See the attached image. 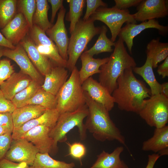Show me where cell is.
<instances>
[{"label": "cell", "instance_id": "obj_1", "mask_svg": "<svg viewBox=\"0 0 168 168\" xmlns=\"http://www.w3.org/2000/svg\"><path fill=\"white\" fill-rule=\"evenodd\" d=\"M111 95L120 110L138 114L144 100L151 96L150 89L136 78L132 68L125 70L118 78L117 87Z\"/></svg>", "mask_w": 168, "mask_h": 168}, {"label": "cell", "instance_id": "obj_2", "mask_svg": "<svg viewBox=\"0 0 168 168\" xmlns=\"http://www.w3.org/2000/svg\"><path fill=\"white\" fill-rule=\"evenodd\" d=\"M84 93L88 109L84 123L87 131L98 141L116 140L126 146L125 138L111 119L109 111L102 105L93 100L85 91Z\"/></svg>", "mask_w": 168, "mask_h": 168}, {"label": "cell", "instance_id": "obj_3", "mask_svg": "<svg viewBox=\"0 0 168 168\" xmlns=\"http://www.w3.org/2000/svg\"><path fill=\"white\" fill-rule=\"evenodd\" d=\"M136 66L135 60L127 51L123 41L119 38L108 62L100 67L99 82L112 94L117 87L119 77L126 69Z\"/></svg>", "mask_w": 168, "mask_h": 168}, {"label": "cell", "instance_id": "obj_4", "mask_svg": "<svg viewBox=\"0 0 168 168\" xmlns=\"http://www.w3.org/2000/svg\"><path fill=\"white\" fill-rule=\"evenodd\" d=\"M88 114V108L86 104L75 111L60 114L55 125L49 133L54 141L52 154L57 151L58 142H66L68 133L75 127L77 128L81 140L86 139L87 130L83 121Z\"/></svg>", "mask_w": 168, "mask_h": 168}, {"label": "cell", "instance_id": "obj_5", "mask_svg": "<svg viewBox=\"0 0 168 168\" xmlns=\"http://www.w3.org/2000/svg\"><path fill=\"white\" fill-rule=\"evenodd\" d=\"M94 22L90 18L86 21L81 19L71 34L67 50V66L70 72L76 66L78 58L89 42L95 36L100 34L101 28L96 26Z\"/></svg>", "mask_w": 168, "mask_h": 168}, {"label": "cell", "instance_id": "obj_6", "mask_svg": "<svg viewBox=\"0 0 168 168\" xmlns=\"http://www.w3.org/2000/svg\"><path fill=\"white\" fill-rule=\"evenodd\" d=\"M56 96V109L60 114L75 111L86 105L84 91L76 66Z\"/></svg>", "mask_w": 168, "mask_h": 168}, {"label": "cell", "instance_id": "obj_7", "mask_svg": "<svg viewBox=\"0 0 168 168\" xmlns=\"http://www.w3.org/2000/svg\"><path fill=\"white\" fill-rule=\"evenodd\" d=\"M149 126L162 128L168 122V98L161 94L151 96L144 100L138 113Z\"/></svg>", "mask_w": 168, "mask_h": 168}, {"label": "cell", "instance_id": "obj_8", "mask_svg": "<svg viewBox=\"0 0 168 168\" xmlns=\"http://www.w3.org/2000/svg\"><path fill=\"white\" fill-rule=\"evenodd\" d=\"M90 18L94 21H100L109 28L111 35L110 40L115 42L124 23H136L133 14L128 9L121 10L113 7L98 8Z\"/></svg>", "mask_w": 168, "mask_h": 168}, {"label": "cell", "instance_id": "obj_9", "mask_svg": "<svg viewBox=\"0 0 168 168\" xmlns=\"http://www.w3.org/2000/svg\"><path fill=\"white\" fill-rule=\"evenodd\" d=\"M39 151L31 142L23 138L12 139L4 158L16 163L31 166Z\"/></svg>", "mask_w": 168, "mask_h": 168}, {"label": "cell", "instance_id": "obj_10", "mask_svg": "<svg viewBox=\"0 0 168 168\" xmlns=\"http://www.w3.org/2000/svg\"><path fill=\"white\" fill-rule=\"evenodd\" d=\"M3 56L15 62L19 67L21 71L29 76L32 80L39 82L41 85L44 79L32 63L25 50L20 44L16 46L13 49L5 47Z\"/></svg>", "mask_w": 168, "mask_h": 168}, {"label": "cell", "instance_id": "obj_11", "mask_svg": "<svg viewBox=\"0 0 168 168\" xmlns=\"http://www.w3.org/2000/svg\"><path fill=\"white\" fill-rule=\"evenodd\" d=\"M66 12V10L63 6L59 10L55 23L48 29L45 33L56 45L61 56L67 61L69 39L64 22Z\"/></svg>", "mask_w": 168, "mask_h": 168}, {"label": "cell", "instance_id": "obj_12", "mask_svg": "<svg viewBox=\"0 0 168 168\" xmlns=\"http://www.w3.org/2000/svg\"><path fill=\"white\" fill-rule=\"evenodd\" d=\"M155 28L161 35H165L168 31L167 26L160 24L156 19L142 22L139 24L128 23L121 28L118 36L125 43L130 54H132L133 39L144 30L148 28Z\"/></svg>", "mask_w": 168, "mask_h": 168}, {"label": "cell", "instance_id": "obj_13", "mask_svg": "<svg viewBox=\"0 0 168 168\" xmlns=\"http://www.w3.org/2000/svg\"><path fill=\"white\" fill-rule=\"evenodd\" d=\"M167 1L142 0L137 7V12L133 14L134 19L142 22L166 16L168 14Z\"/></svg>", "mask_w": 168, "mask_h": 168}, {"label": "cell", "instance_id": "obj_14", "mask_svg": "<svg viewBox=\"0 0 168 168\" xmlns=\"http://www.w3.org/2000/svg\"><path fill=\"white\" fill-rule=\"evenodd\" d=\"M30 28L23 14L18 12L15 17L1 29V32L8 41L16 46L28 35Z\"/></svg>", "mask_w": 168, "mask_h": 168}, {"label": "cell", "instance_id": "obj_15", "mask_svg": "<svg viewBox=\"0 0 168 168\" xmlns=\"http://www.w3.org/2000/svg\"><path fill=\"white\" fill-rule=\"evenodd\" d=\"M51 129L44 125L35 127L26 132L21 138L32 143L41 153H52L54 141L49 136Z\"/></svg>", "mask_w": 168, "mask_h": 168}, {"label": "cell", "instance_id": "obj_16", "mask_svg": "<svg viewBox=\"0 0 168 168\" xmlns=\"http://www.w3.org/2000/svg\"><path fill=\"white\" fill-rule=\"evenodd\" d=\"M82 86L84 91L93 100L102 105L108 111L113 108L115 103L112 95L92 77L85 81Z\"/></svg>", "mask_w": 168, "mask_h": 168}, {"label": "cell", "instance_id": "obj_17", "mask_svg": "<svg viewBox=\"0 0 168 168\" xmlns=\"http://www.w3.org/2000/svg\"><path fill=\"white\" fill-rule=\"evenodd\" d=\"M23 47L28 57L39 72L45 76L54 65L47 58L40 53L36 45L27 35L19 43Z\"/></svg>", "mask_w": 168, "mask_h": 168}, {"label": "cell", "instance_id": "obj_18", "mask_svg": "<svg viewBox=\"0 0 168 168\" xmlns=\"http://www.w3.org/2000/svg\"><path fill=\"white\" fill-rule=\"evenodd\" d=\"M60 114L56 109H46L40 117L27 122L17 129L13 130L12 134V139L21 138L28 131L39 125H44L52 128L55 125Z\"/></svg>", "mask_w": 168, "mask_h": 168}, {"label": "cell", "instance_id": "obj_19", "mask_svg": "<svg viewBox=\"0 0 168 168\" xmlns=\"http://www.w3.org/2000/svg\"><path fill=\"white\" fill-rule=\"evenodd\" d=\"M32 80L21 71L14 72L0 85V89L5 97L11 101L18 93L26 88Z\"/></svg>", "mask_w": 168, "mask_h": 168}, {"label": "cell", "instance_id": "obj_20", "mask_svg": "<svg viewBox=\"0 0 168 168\" xmlns=\"http://www.w3.org/2000/svg\"><path fill=\"white\" fill-rule=\"evenodd\" d=\"M68 69L64 67L54 65L50 72L44 76L41 87L45 91L56 96L67 80Z\"/></svg>", "mask_w": 168, "mask_h": 168}, {"label": "cell", "instance_id": "obj_21", "mask_svg": "<svg viewBox=\"0 0 168 168\" xmlns=\"http://www.w3.org/2000/svg\"><path fill=\"white\" fill-rule=\"evenodd\" d=\"M46 110L41 106L33 105L16 108L12 113L13 130L17 129L27 122L40 117Z\"/></svg>", "mask_w": 168, "mask_h": 168}, {"label": "cell", "instance_id": "obj_22", "mask_svg": "<svg viewBox=\"0 0 168 168\" xmlns=\"http://www.w3.org/2000/svg\"><path fill=\"white\" fill-rule=\"evenodd\" d=\"M124 150V147L121 146L117 147L111 153L103 150L97 156L96 161L89 168H128L120 158Z\"/></svg>", "mask_w": 168, "mask_h": 168}, {"label": "cell", "instance_id": "obj_23", "mask_svg": "<svg viewBox=\"0 0 168 168\" xmlns=\"http://www.w3.org/2000/svg\"><path fill=\"white\" fill-rule=\"evenodd\" d=\"M80 57L82 67L79 71V75L82 84L93 75L100 73V67L107 63L109 59V57L95 58L85 52L82 54Z\"/></svg>", "mask_w": 168, "mask_h": 168}, {"label": "cell", "instance_id": "obj_24", "mask_svg": "<svg viewBox=\"0 0 168 168\" xmlns=\"http://www.w3.org/2000/svg\"><path fill=\"white\" fill-rule=\"evenodd\" d=\"M168 149V126L155 128L153 136L143 142L142 150L152 151L155 153Z\"/></svg>", "mask_w": 168, "mask_h": 168}, {"label": "cell", "instance_id": "obj_25", "mask_svg": "<svg viewBox=\"0 0 168 168\" xmlns=\"http://www.w3.org/2000/svg\"><path fill=\"white\" fill-rule=\"evenodd\" d=\"M133 71L140 76L150 87L151 96L161 93V84L156 80L153 70L152 60L147 57L144 64L140 67H135Z\"/></svg>", "mask_w": 168, "mask_h": 168}, {"label": "cell", "instance_id": "obj_26", "mask_svg": "<svg viewBox=\"0 0 168 168\" xmlns=\"http://www.w3.org/2000/svg\"><path fill=\"white\" fill-rule=\"evenodd\" d=\"M146 48L147 57L151 58L153 68L168 57V43L160 42L159 38L152 40Z\"/></svg>", "mask_w": 168, "mask_h": 168}, {"label": "cell", "instance_id": "obj_27", "mask_svg": "<svg viewBox=\"0 0 168 168\" xmlns=\"http://www.w3.org/2000/svg\"><path fill=\"white\" fill-rule=\"evenodd\" d=\"M36 8L33 19V25L45 31L53 25L48 18V13L49 8L47 0H35Z\"/></svg>", "mask_w": 168, "mask_h": 168}, {"label": "cell", "instance_id": "obj_28", "mask_svg": "<svg viewBox=\"0 0 168 168\" xmlns=\"http://www.w3.org/2000/svg\"><path fill=\"white\" fill-rule=\"evenodd\" d=\"M75 167L73 162L68 163L57 160L52 158L49 153L38 152L30 168H74Z\"/></svg>", "mask_w": 168, "mask_h": 168}, {"label": "cell", "instance_id": "obj_29", "mask_svg": "<svg viewBox=\"0 0 168 168\" xmlns=\"http://www.w3.org/2000/svg\"><path fill=\"white\" fill-rule=\"evenodd\" d=\"M100 35L94 45L89 49L85 51L93 57L103 52H111L114 49L112 47L115 46V42H113L109 39L106 35L107 29L105 26L100 27Z\"/></svg>", "mask_w": 168, "mask_h": 168}, {"label": "cell", "instance_id": "obj_30", "mask_svg": "<svg viewBox=\"0 0 168 168\" xmlns=\"http://www.w3.org/2000/svg\"><path fill=\"white\" fill-rule=\"evenodd\" d=\"M57 104L56 96L45 91L41 87L25 105H36L43 107L46 109H56Z\"/></svg>", "mask_w": 168, "mask_h": 168}, {"label": "cell", "instance_id": "obj_31", "mask_svg": "<svg viewBox=\"0 0 168 168\" xmlns=\"http://www.w3.org/2000/svg\"><path fill=\"white\" fill-rule=\"evenodd\" d=\"M67 1L69 3V9L66 14L65 19L70 22L69 30L71 34L81 19L86 0H68Z\"/></svg>", "mask_w": 168, "mask_h": 168}, {"label": "cell", "instance_id": "obj_32", "mask_svg": "<svg viewBox=\"0 0 168 168\" xmlns=\"http://www.w3.org/2000/svg\"><path fill=\"white\" fill-rule=\"evenodd\" d=\"M17 0H0V29L4 28L18 12Z\"/></svg>", "mask_w": 168, "mask_h": 168}, {"label": "cell", "instance_id": "obj_33", "mask_svg": "<svg viewBox=\"0 0 168 168\" xmlns=\"http://www.w3.org/2000/svg\"><path fill=\"white\" fill-rule=\"evenodd\" d=\"M41 85L37 81L32 80L25 89L17 94L11 101L16 108L23 106L31 99Z\"/></svg>", "mask_w": 168, "mask_h": 168}, {"label": "cell", "instance_id": "obj_34", "mask_svg": "<svg viewBox=\"0 0 168 168\" xmlns=\"http://www.w3.org/2000/svg\"><path fill=\"white\" fill-rule=\"evenodd\" d=\"M36 46L40 53L48 58L54 64L67 68V61L61 56L56 46L41 44L36 45Z\"/></svg>", "mask_w": 168, "mask_h": 168}, {"label": "cell", "instance_id": "obj_35", "mask_svg": "<svg viewBox=\"0 0 168 168\" xmlns=\"http://www.w3.org/2000/svg\"><path fill=\"white\" fill-rule=\"evenodd\" d=\"M36 8L35 0H18V12L24 16L31 28L33 25V19Z\"/></svg>", "mask_w": 168, "mask_h": 168}, {"label": "cell", "instance_id": "obj_36", "mask_svg": "<svg viewBox=\"0 0 168 168\" xmlns=\"http://www.w3.org/2000/svg\"><path fill=\"white\" fill-rule=\"evenodd\" d=\"M69 147V154L68 155L80 161L82 165V159L86 153V148L85 146L80 142H75L70 143L69 142H66Z\"/></svg>", "mask_w": 168, "mask_h": 168}, {"label": "cell", "instance_id": "obj_37", "mask_svg": "<svg viewBox=\"0 0 168 168\" xmlns=\"http://www.w3.org/2000/svg\"><path fill=\"white\" fill-rule=\"evenodd\" d=\"M14 72L10 60L3 59L0 60V85Z\"/></svg>", "mask_w": 168, "mask_h": 168}, {"label": "cell", "instance_id": "obj_38", "mask_svg": "<svg viewBox=\"0 0 168 168\" xmlns=\"http://www.w3.org/2000/svg\"><path fill=\"white\" fill-rule=\"evenodd\" d=\"M86 8L82 20L87 21L100 7H107V4L101 0H86Z\"/></svg>", "mask_w": 168, "mask_h": 168}, {"label": "cell", "instance_id": "obj_39", "mask_svg": "<svg viewBox=\"0 0 168 168\" xmlns=\"http://www.w3.org/2000/svg\"><path fill=\"white\" fill-rule=\"evenodd\" d=\"M12 133H7L0 136V161L4 158L12 140Z\"/></svg>", "mask_w": 168, "mask_h": 168}, {"label": "cell", "instance_id": "obj_40", "mask_svg": "<svg viewBox=\"0 0 168 168\" xmlns=\"http://www.w3.org/2000/svg\"><path fill=\"white\" fill-rule=\"evenodd\" d=\"M0 126L12 133L14 126L12 113H0Z\"/></svg>", "mask_w": 168, "mask_h": 168}, {"label": "cell", "instance_id": "obj_41", "mask_svg": "<svg viewBox=\"0 0 168 168\" xmlns=\"http://www.w3.org/2000/svg\"><path fill=\"white\" fill-rule=\"evenodd\" d=\"M16 108L11 101L5 97L0 89V113H12Z\"/></svg>", "mask_w": 168, "mask_h": 168}, {"label": "cell", "instance_id": "obj_42", "mask_svg": "<svg viewBox=\"0 0 168 168\" xmlns=\"http://www.w3.org/2000/svg\"><path fill=\"white\" fill-rule=\"evenodd\" d=\"M142 0H114V7L119 10H126L129 7L137 6Z\"/></svg>", "mask_w": 168, "mask_h": 168}, {"label": "cell", "instance_id": "obj_43", "mask_svg": "<svg viewBox=\"0 0 168 168\" xmlns=\"http://www.w3.org/2000/svg\"><path fill=\"white\" fill-rule=\"evenodd\" d=\"M0 168H30V166L25 162H15L4 158L0 161Z\"/></svg>", "mask_w": 168, "mask_h": 168}, {"label": "cell", "instance_id": "obj_44", "mask_svg": "<svg viewBox=\"0 0 168 168\" xmlns=\"http://www.w3.org/2000/svg\"><path fill=\"white\" fill-rule=\"evenodd\" d=\"M51 6L52 14L50 22L52 24L54 21L56 14L58 11L63 7V0H48Z\"/></svg>", "mask_w": 168, "mask_h": 168}, {"label": "cell", "instance_id": "obj_45", "mask_svg": "<svg viewBox=\"0 0 168 168\" xmlns=\"http://www.w3.org/2000/svg\"><path fill=\"white\" fill-rule=\"evenodd\" d=\"M157 72L162 78L168 76V57L164 60L162 64L158 66Z\"/></svg>", "mask_w": 168, "mask_h": 168}, {"label": "cell", "instance_id": "obj_46", "mask_svg": "<svg viewBox=\"0 0 168 168\" xmlns=\"http://www.w3.org/2000/svg\"><path fill=\"white\" fill-rule=\"evenodd\" d=\"M158 153H155L148 156V161L146 168H153L156 161L160 157Z\"/></svg>", "mask_w": 168, "mask_h": 168}, {"label": "cell", "instance_id": "obj_47", "mask_svg": "<svg viewBox=\"0 0 168 168\" xmlns=\"http://www.w3.org/2000/svg\"><path fill=\"white\" fill-rule=\"evenodd\" d=\"M0 46L13 49L16 46L13 45L8 41L0 32Z\"/></svg>", "mask_w": 168, "mask_h": 168}, {"label": "cell", "instance_id": "obj_48", "mask_svg": "<svg viewBox=\"0 0 168 168\" xmlns=\"http://www.w3.org/2000/svg\"><path fill=\"white\" fill-rule=\"evenodd\" d=\"M168 98V82H165L161 84V93Z\"/></svg>", "mask_w": 168, "mask_h": 168}, {"label": "cell", "instance_id": "obj_49", "mask_svg": "<svg viewBox=\"0 0 168 168\" xmlns=\"http://www.w3.org/2000/svg\"><path fill=\"white\" fill-rule=\"evenodd\" d=\"M7 133H11L6 129L0 126V136Z\"/></svg>", "mask_w": 168, "mask_h": 168}, {"label": "cell", "instance_id": "obj_50", "mask_svg": "<svg viewBox=\"0 0 168 168\" xmlns=\"http://www.w3.org/2000/svg\"><path fill=\"white\" fill-rule=\"evenodd\" d=\"M5 47L0 46V60L1 58L3 55V51Z\"/></svg>", "mask_w": 168, "mask_h": 168}]
</instances>
